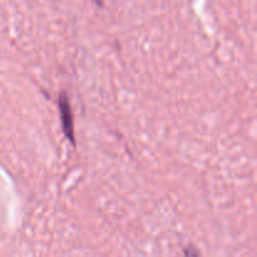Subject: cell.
Here are the masks:
<instances>
[{"mask_svg":"<svg viewBox=\"0 0 257 257\" xmlns=\"http://www.w3.org/2000/svg\"><path fill=\"white\" fill-rule=\"evenodd\" d=\"M93 2H94L97 5H99V7H102L103 5V0H93Z\"/></svg>","mask_w":257,"mask_h":257,"instance_id":"2","label":"cell"},{"mask_svg":"<svg viewBox=\"0 0 257 257\" xmlns=\"http://www.w3.org/2000/svg\"><path fill=\"white\" fill-rule=\"evenodd\" d=\"M58 108H59L60 120H62L63 132H64L67 140L73 146H75V133H74V122H73V113L70 108L69 98L65 93H60L58 98Z\"/></svg>","mask_w":257,"mask_h":257,"instance_id":"1","label":"cell"}]
</instances>
